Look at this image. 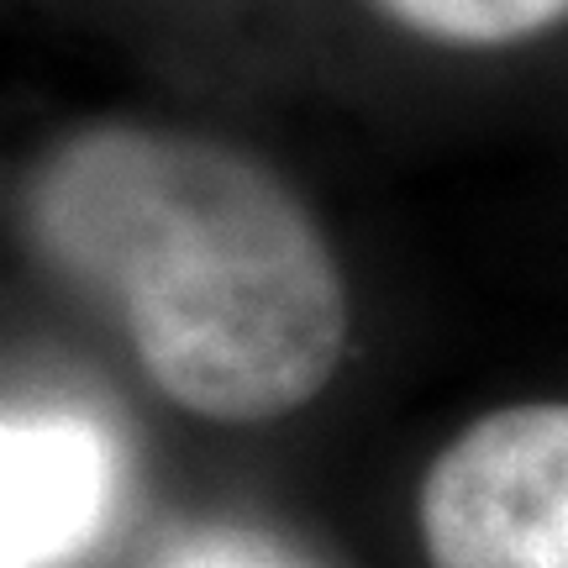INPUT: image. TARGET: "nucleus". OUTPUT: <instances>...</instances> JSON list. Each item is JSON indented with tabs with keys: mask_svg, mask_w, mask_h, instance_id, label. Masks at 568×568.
Returning a JSON list of instances; mask_svg holds the SVG:
<instances>
[{
	"mask_svg": "<svg viewBox=\"0 0 568 568\" xmlns=\"http://www.w3.org/2000/svg\"><path fill=\"white\" fill-rule=\"evenodd\" d=\"M21 226L122 326L142 374L205 422L290 416L343 364V268L284 180L226 142L74 132L32 169Z\"/></svg>",
	"mask_w": 568,
	"mask_h": 568,
	"instance_id": "1",
	"label": "nucleus"
},
{
	"mask_svg": "<svg viewBox=\"0 0 568 568\" xmlns=\"http://www.w3.org/2000/svg\"><path fill=\"white\" fill-rule=\"evenodd\" d=\"M432 568H568V406L474 422L422 485Z\"/></svg>",
	"mask_w": 568,
	"mask_h": 568,
	"instance_id": "2",
	"label": "nucleus"
},
{
	"mask_svg": "<svg viewBox=\"0 0 568 568\" xmlns=\"http://www.w3.org/2000/svg\"><path fill=\"white\" fill-rule=\"evenodd\" d=\"M0 568L80 564L116 506L111 432L69 406H11L0 432Z\"/></svg>",
	"mask_w": 568,
	"mask_h": 568,
	"instance_id": "3",
	"label": "nucleus"
},
{
	"mask_svg": "<svg viewBox=\"0 0 568 568\" xmlns=\"http://www.w3.org/2000/svg\"><path fill=\"white\" fill-rule=\"evenodd\" d=\"M374 6L410 32L458 42V48L516 42L568 17V0H374Z\"/></svg>",
	"mask_w": 568,
	"mask_h": 568,
	"instance_id": "4",
	"label": "nucleus"
},
{
	"mask_svg": "<svg viewBox=\"0 0 568 568\" xmlns=\"http://www.w3.org/2000/svg\"><path fill=\"white\" fill-rule=\"evenodd\" d=\"M153 568H305L295 552H284L274 537L243 527H201L174 537L153 558Z\"/></svg>",
	"mask_w": 568,
	"mask_h": 568,
	"instance_id": "5",
	"label": "nucleus"
}]
</instances>
